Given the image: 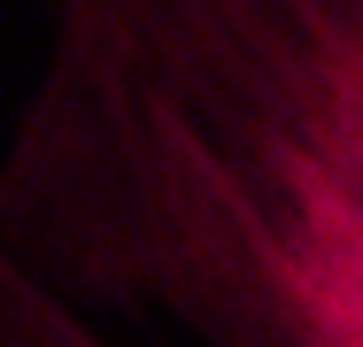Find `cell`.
<instances>
[{
    "mask_svg": "<svg viewBox=\"0 0 363 347\" xmlns=\"http://www.w3.org/2000/svg\"><path fill=\"white\" fill-rule=\"evenodd\" d=\"M0 271L116 347H363V0H23Z\"/></svg>",
    "mask_w": 363,
    "mask_h": 347,
    "instance_id": "1",
    "label": "cell"
},
{
    "mask_svg": "<svg viewBox=\"0 0 363 347\" xmlns=\"http://www.w3.org/2000/svg\"><path fill=\"white\" fill-rule=\"evenodd\" d=\"M0 347H116V340L70 324L62 309H47L31 285H16V278L0 271Z\"/></svg>",
    "mask_w": 363,
    "mask_h": 347,
    "instance_id": "2",
    "label": "cell"
}]
</instances>
